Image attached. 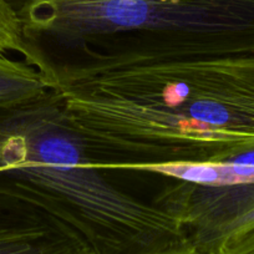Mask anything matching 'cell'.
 <instances>
[{
    "instance_id": "cell-1",
    "label": "cell",
    "mask_w": 254,
    "mask_h": 254,
    "mask_svg": "<svg viewBox=\"0 0 254 254\" xmlns=\"http://www.w3.org/2000/svg\"><path fill=\"white\" fill-rule=\"evenodd\" d=\"M50 69V90L99 170L254 151V56H94Z\"/></svg>"
},
{
    "instance_id": "cell-2",
    "label": "cell",
    "mask_w": 254,
    "mask_h": 254,
    "mask_svg": "<svg viewBox=\"0 0 254 254\" xmlns=\"http://www.w3.org/2000/svg\"><path fill=\"white\" fill-rule=\"evenodd\" d=\"M53 91L0 109V176L21 198L76 232L94 254H155L188 243L155 203L110 182Z\"/></svg>"
},
{
    "instance_id": "cell-3",
    "label": "cell",
    "mask_w": 254,
    "mask_h": 254,
    "mask_svg": "<svg viewBox=\"0 0 254 254\" xmlns=\"http://www.w3.org/2000/svg\"><path fill=\"white\" fill-rule=\"evenodd\" d=\"M49 69L72 59L254 56V0H6Z\"/></svg>"
},
{
    "instance_id": "cell-4",
    "label": "cell",
    "mask_w": 254,
    "mask_h": 254,
    "mask_svg": "<svg viewBox=\"0 0 254 254\" xmlns=\"http://www.w3.org/2000/svg\"><path fill=\"white\" fill-rule=\"evenodd\" d=\"M153 203L185 229L188 243L216 254L233 234L254 224V183L201 185L180 181Z\"/></svg>"
},
{
    "instance_id": "cell-5",
    "label": "cell",
    "mask_w": 254,
    "mask_h": 254,
    "mask_svg": "<svg viewBox=\"0 0 254 254\" xmlns=\"http://www.w3.org/2000/svg\"><path fill=\"white\" fill-rule=\"evenodd\" d=\"M0 254H94L61 222L26 203L0 176Z\"/></svg>"
},
{
    "instance_id": "cell-6",
    "label": "cell",
    "mask_w": 254,
    "mask_h": 254,
    "mask_svg": "<svg viewBox=\"0 0 254 254\" xmlns=\"http://www.w3.org/2000/svg\"><path fill=\"white\" fill-rule=\"evenodd\" d=\"M50 91L48 80L26 61L0 55V109L19 106Z\"/></svg>"
},
{
    "instance_id": "cell-7",
    "label": "cell",
    "mask_w": 254,
    "mask_h": 254,
    "mask_svg": "<svg viewBox=\"0 0 254 254\" xmlns=\"http://www.w3.org/2000/svg\"><path fill=\"white\" fill-rule=\"evenodd\" d=\"M8 53L19 54L21 60L35 67L36 56L24 40L18 15L6 0H0V55Z\"/></svg>"
},
{
    "instance_id": "cell-8",
    "label": "cell",
    "mask_w": 254,
    "mask_h": 254,
    "mask_svg": "<svg viewBox=\"0 0 254 254\" xmlns=\"http://www.w3.org/2000/svg\"><path fill=\"white\" fill-rule=\"evenodd\" d=\"M216 254H254V224L229 237Z\"/></svg>"
},
{
    "instance_id": "cell-9",
    "label": "cell",
    "mask_w": 254,
    "mask_h": 254,
    "mask_svg": "<svg viewBox=\"0 0 254 254\" xmlns=\"http://www.w3.org/2000/svg\"><path fill=\"white\" fill-rule=\"evenodd\" d=\"M155 254H213V253H206V252L199 251L198 248L190 243H185L182 246L173 247V248L166 249V251L158 252Z\"/></svg>"
}]
</instances>
